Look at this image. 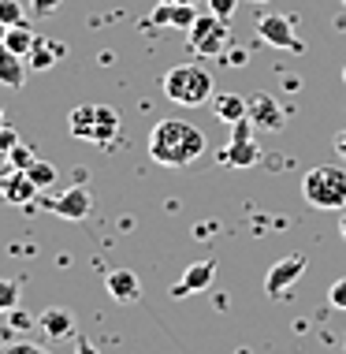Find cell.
Listing matches in <instances>:
<instances>
[{
  "instance_id": "obj_27",
  "label": "cell",
  "mask_w": 346,
  "mask_h": 354,
  "mask_svg": "<svg viewBox=\"0 0 346 354\" xmlns=\"http://www.w3.org/2000/svg\"><path fill=\"white\" fill-rule=\"evenodd\" d=\"M56 8H60V0H30V15H37V19L52 15Z\"/></svg>"
},
{
  "instance_id": "obj_38",
  "label": "cell",
  "mask_w": 346,
  "mask_h": 354,
  "mask_svg": "<svg viewBox=\"0 0 346 354\" xmlns=\"http://www.w3.org/2000/svg\"><path fill=\"white\" fill-rule=\"evenodd\" d=\"M0 198H4V190H0Z\"/></svg>"
},
{
  "instance_id": "obj_7",
  "label": "cell",
  "mask_w": 346,
  "mask_h": 354,
  "mask_svg": "<svg viewBox=\"0 0 346 354\" xmlns=\"http://www.w3.org/2000/svg\"><path fill=\"white\" fill-rule=\"evenodd\" d=\"M41 205L49 209V213L64 216V220H82V216H90V209H93V194L86 187H71L56 198H41Z\"/></svg>"
},
{
  "instance_id": "obj_2",
  "label": "cell",
  "mask_w": 346,
  "mask_h": 354,
  "mask_svg": "<svg viewBox=\"0 0 346 354\" xmlns=\"http://www.w3.org/2000/svg\"><path fill=\"white\" fill-rule=\"evenodd\" d=\"M164 97L171 104H182V109H205L209 101L216 97V86H213V75L198 64H179L164 75Z\"/></svg>"
},
{
  "instance_id": "obj_1",
  "label": "cell",
  "mask_w": 346,
  "mask_h": 354,
  "mask_svg": "<svg viewBox=\"0 0 346 354\" xmlns=\"http://www.w3.org/2000/svg\"><path fill=\"white\" fill-rule=\"evenodd\" d=\"M205 153V135L194 127V123L171 116L160 120L157 127L149 131V157L164 168H186Z\"/></svg>"
},
{
  "instance_id": "obj_22",
  "label": "cell",
  "mask_w": 346,
  "mask_h": 354,
  "mask_svg": "<svg viewBox=\"0 0 346 354\" xmlns=\"http://www.w3.org/2000/svg\"><path fill=\"white\" fill-rule=\"evenodd\" d=\"M0 23L4 26H23L26 23V12L19 0H0Z\"/></svg>"
},
{
  "instance_id": "obj_5",
  "label": "cell",
  "mask_w": 346,
  "mask_h": 354,
  "mask_svg": "<svg viewBox=\"0 0 346 354\" xmlns=\"http://www.w3.org/2000/svg\"><path fill=\"white\" fill-rule=\"evenodd\" d=\"M305 269H309V257H305V254L283 257V261H276L272 269H268V276H265V291L272 295V299H283V295L305 276Z\"/></svg>"
},
{
  "instance_id": "obj_29",
  "label": "cell",
  "mask_w": 346,
  "mask_h": 354,
  "mask_svg": "<svg viewBox=\"0 0 346 354\" xmlns=\"http://www.w3.org/2000/svg\"><path fill=\"white\" fill-rule=\"evenodd\" d=\"M235 8H238V0H209V12H216V15H224V19H231Z\"/></svg>"
},
{
  "instance_id": "obj_35",
  "label": "cell",
  "mask_w": 346,
  "mask_h": 354,
  "mask_svg": "<svg viewBox=\"0 0 346 354\" xmlns=\"http://www.w3.org/2000/svg\"><path fill=\"white\" fill-rule=\"evenodd\" d=\"M339 235L346 239V216H343V224H339Z\"/></svg>"
},
{
  "instance_id": "obj_21",
  "label": "cell",
  "mask_w": 346,
  "mask_h": 354,
  "mask_svg": "<svg viewBox=\"0 0 346 354\" xmlns=\"http://www.w3.org/2000/svg\"><path fill=\"white\" fill-rule=\"evenodd\" d=\"M23 171L37 183V190H45V187H52V183H56V168L49 165V160H37V157H34V165H30V168H23Z\"/></svg>"
},
{
  "instance_id": "obj_26",
  "label": "cell",
  "mask_w": 346,
  "mask_h": 354,
  "mask_svg": "<svg viewBox=\"0 0 346 354\" xmlns=\"http://www.w3.org/2000/svg\"><path fill=\"white\" fill-rule=\"evenodd\" d=\"M328 299H331L335 310H346V276H339V280L331 283V295H328Z\"/></svg>"
},
{
  "instance_id": "obj_25",
  "label": "cell",
  "mask_w": 346,
  "mask_h": 354,
  "mask_svg": "<svg viewBox=\"0 0 346 354\" xmlns=\"http://www.w3.org/2000/svg\"><path fill=\"white\" fill-rule=\"evenodd\" d=\"M8 160H12V168H30V165H34V149L15 146L12 153H8Z\"/></svg>"
},
{
  "instance_id": "obj_37",
  "label": "cell",
  "mask_w": 346,
  "mask_h": 354,
  "mask_svg": "<svg viewBox=\"0 0 346 354\" xmlns=\"http://www.w3.org/2000/svg\"><path fill=\"white\" fill-rule=\"evenodd\" d=\"M343 82H346V68H343Z\"/></svg>"
},
{
  "instance_id": "obj_33",
  "label": "cell",
  "mask_w": 346,
  "mask_h": 354,
  "mask_svg": "<svg viewBox=\"0 0 346 354\" xmlns=\"http://www.w3.org/2000/svg\"><path fill=\"white\" fill-rule=\"evenodd\" d=\"M160 4H198V0H160Z\"/></svg>"
},
{
  "instance_id": "obj_3",
  "label": "cell",
  "mask_w": 346,
  "mask_h": 354,
  "mask_svg": "<svg viewBox=\"0 0 346 354\" xmlns=\"http://www.w3.org/2000/svg\"><path fill=\"white\" fill-rule=\"evenodd\" d=\"M302 194L313 209H324V213H335V209H346V171L335 165H316L305 171L302 179Z\"/></svg>"
},
{
  "instance_id": "obj_16",
  "label": "cell",
  "mask_w": 346,
  "mask_h": 354,
  "mask_svg": "<svg viewBox=\"0 0 346 354\" xmlns=\"http://www.w3.org/2000/svg\"><path fill=\"white\" fill-rule=\"evenodd\" d=\"M26 64H23V56H15L12 49H4L0 45V82L8 86V90H23V82H26Z\"/></svg>"
},
{
  "instance_id": "obj_12",
  "label": "cell",
  "mask_w": 346,
  "mask_h": 354,
  "mask_svg": "<svg viewBox=\"0 0 346 354\" xmlns=\"http://www.w3.org/2000/svg\"><path fill=\"white\" fill-rule=\"evenodd\" d=\"M194 19H198L194 4H160V0H157V12L149 15V23L153 26H175V30H190V26H194Z\"/></svg>"
},
{
  "instance_id": "obj_15",
  "label": "cell",
  "mask_w": 346,
  "mask_h": 354,
  "mask_svg": "<svg viewBox=\"0 0 346 354\" xmlns=\"http://www.w3.org/2000/svg\"><path fill=\"white\" fill-rule=\"evenodd\" d=\"M213 112H216V120H224V123H238V120L249 116V97H242V93H216Z\"/></svg>"
},
{
  "instance_id": "obj_24",
  "label": "cell",
  "mask_w": 346,
  "mask_h": 354,
  "mask_svg": "<svg viewBox=\"0 0 346 354\" xmlns=\"http://www.w3.org/2000/svg\"><path fill=\"white\" fill-rule=\"evenodd\" d=\"M4 317H8V324H12L15 332H26V328H30V324H37V321L30 317V313H26V310H19V306H15L12 313H4Z\"/></svg>"
},
{
  "instance_id": "obj_9",
  "label": "cell",
  "mask_w": 346,
  "mask_h": 354,
  "mask_svg": "<svg viewBox=\"0 0 346 354\" xmlns=\"http://www.w3.org/2000/svg\"><path fill=\"white\" fill-rule=\"evenodd\" d=\"M37 332H41L45 339H52V343L75 336V313L64 310V306H49L45 313H37Z\"/></svg>"
},
{
  "instance_id": "obj_32",
  "label": "cell",
  "mask_w": 346,
  "mask_h": 354,
  "mask_svg": "<svg viewBox=\"0 0 346 354\" xmlns=\"http://www.w3.org/2000/svg\"><path fill=\"white\" fill-rule=\"evenodd\" d=\"M335 153L346 160V131H339V135H335Z\"/></svg>"
},
{
  "instance_id": "obj_10",
  "label": "cell",
  "mask_w": 346,
  "mask_h": 354,
  "mask_svg": "<svg viewBox=\"0 0 346 354\" xmlns=\"http://www.w3.org/2000/svg\"><path fill=\"white\" fill-rule=\"evenodd\" d=\"M0 190H4V202H12V205H30L34 198H37V183L26 176L23 168L8 171V176L0 179Z\"/></svg>"
},
{
  "instance_id": "obj_17",
  "label": "cell",
  "mask_w": 346,
  "mask_h": 354,
  "mask_svg": "<svg viewBox=\"0 0 346 354\" xmlns=\"http://www.w3.org/2000/svg\"><path fill=\"white\" fill-rule=\"evenodd\" d=\"M67 49H64V41H49V37H37L34 41V49L30 56H26V64H30V71H45V68H52L56 60H60Z\"/></svg>"
},
{
  "instance_id": "obj_23",
  "label": "cell",
  "mask_w": 346,
  "mask_h": 354,
  "mask_svg": "<svg viewBox=\"0 0 346 354\" xmlns=\"http://www.w3.org/2000/svg\"><path fill=\"white\" fill-rule=\"evenodd\" d=\"M19 306V280H0V313H12Z\"/></svg>"
},
{
  "instance_id": "obj_8",
  "label": "cell",
  "mask_w": 346,
  "mask_h": 354,
  "mask_svg": "<svg viewBox=\"0 0 346 354\" xmlns=\"http://www.w3.org/2000/svg\"><path fill=\"white\" fill-rule=\"evenodd\" d=\"M213 280H216V257H209V261H194L186 272L179 276V283L171 287V299H186V295L209 291Z\"/></svg>"
},
{
  "instance_id": "obj_36",
  "label": "cell",
  "mask_w": 346,
  "mask_h": 354,
  "mask_svg": "<svg viewBox=\"0 0 346 354\" xmlns=\"http://www.w3.org/2000/svg\"><path fill=\"white\" fill-rule=\"evenodd\" d=\"M249 4H268V0H249Z\"/></svg>"
},
{
  "instance_id": "obj_28",
  "label": "cell",
  "mask_w": 346,
  "mask_h": 354,
  "mask_svg": "<svg viewBox=\"0 0 346 354\" xmlns=\"http://www.w3.org/2000/svg\"><path fill=\"white\" fill-rule=\"evenodd\" d=\"M8 354H49L45 347H37V343H26V339H15L12 347H8Z\"/></svg>"
},
{
  "instance_id": "obj_20",
  "label": "cell",
  "mask_w": 346,
  "mask_h": 354,
  "mask_svg": "<svg viewBox=\"0 0 346 354\" xmlns=\"http://www.w3.org/2000/svg\"><path fill=\"white\" fill-rule=\"evenodd\" d=\"M115 135H119V116H115L108 104H97V127H93V138H90V142H97V146H108Z\"/></svg>"
},
{
  "instance_id": "obj_14",
  "label": "cell",
  "mask_w": 346,
  "mask_h": 354,
  "mask_svg": "<svg viewBox=\"0 0 346 354\" xmlns=\"http://www.w3.org/2000/svg\"><path fill=\"white\" fill-rule=\"evenodd\" d=\"M104 287H108V295L115 302H138V295H142V283L131 269H112L104 276Z\"/></svg>"
},
{
  "instance_id": "obj_34",
  "label": "cell",
  "mask_w": 346,
  "mask_h": 354,
  "mask_svg": "<svg viewBox=\"0 0 346 354\" xmlns=\"http://www.w3.org/2000/svg\"><path fill=\"white\" fill-rule=\"evenodd\" d=\"M4 34H8V26H4V23H0V45H4Z\"/></svg>"
},
{
  "instance_id": "obj_39",
  "label": "cell",
  "mask_w": 346,
  "mask_h": 354,
  "mask_svg": "<svg viewBox=\"0 0 346 354\" xmlns=\"http://www.w3.org/2000/svg\"><path fill=\"white\" fill-rule=\"evenodd\" d=\"M339 4H346V0H339Z\"/></svg>"
},
{
  "instance_id": "obj_6",
  "label": "cell",
  "mask_w": 346,
  "mask_h": 354,
  "mask_svg": "<svg viewBox=\"0 0 346 354\" xmlns=\"http://www.w3.org/2000/svg\"><path fill=\"white\" fill-rule=\"evenodd\" d=\"M257 37L268 45H276V49H287V53H302L305 41L294 34V23L291 15H261L257 19Z\"/></svg>"
},
{
  "instance_id": "obj_30",
  "label": "cell",
  "mask_w": 346,
  "mask_h": 354,
  "mask_svg": "<svg viewBox=\"0 0 346 354\" xmlns=\"http://www.w3.org/2000/svg\"><path fill=\"white\" fill-rule=\"evenodd\" d=\"M15 146H19L15 131H12V127H0V153H4V157H8V153H12Z\"/></svg>"
},
{
  "instance_id": "obj_11",
  "label": "cell",
  "mask_w": 346,
  "mask_h": 354,
  "mask_svg": "<svg viewBox=\"0 0 346 354\" xmlns=\"http://www.w3.org/2000/svg\"><path fill=\"white\" fill-rule=\"evenodd\" d=\"M249 120H253V127H268V131H280L287 123L280 101L268 97V93H253L249 97Z\"/></svg>"
},
{
  "instance_id": "obj_4",
  "label": "cell",
  "mask_w": 346,
  "mask_h": 354,
  "mask_svg": "<svg viewBox=\"0 0 346 354\" xmlns=\"http://www.w3.org/2000/svg\"><path fill=\"white\" fill-rule=\"evenodd\" d=\"M231 41V30H227V19L209 12V15H198L194 26H190V53L194 56H224Z\"/></svg>"
},
{
  "instance_id": "obj_18",
  "label": "cell",
  "mask_w": 346,
  "mask_h": 354,
  "mask_svg": "<svg viewBox=\"0 0 346 354\" xmlns=\"http://www.w3.org/2000/svg\"><path fill=\"white\" fill-rule=\"evenodd\" d=\"M67 127H71L75 138L90 142L93 138V127H97V104H79V109L67 116Z\"/></svg>"
},
{
  "instance_id": "obj_19",
  "label": "cell",
  "mask_w": 346,
  "mask_h": 354,
  "mask_svg": "<svg viewBox=\"0 0 346 354\" xmlns=\"http://www.w3.org/2000/svg\"><path fill=\"white\" fill-rule=\"evenodd\" d=\"M34 41H37V34L30 30V23H23V26H8V34H4V49H12L15 56H30L34 49Z\"/></svg>"
},
{
  "instance_id": "obj_13",
  "label": "cell",
  "mask_w": 346,
  "mask_h": 354,
  "mask_svg": "<svg viewBox=\"0 0 346 354\" xmlns=\"http://www.w3.org/2000/svg\"><path fill=\"white\" fill-rule=\"evenodd\" d=\"M220 160L227 168H253L261 160V149H257L253 138H231L224 149H220Z\"/></svg>"
},
{
  "instance_id": "obj_31",
  "label": "cell",
  "mask_w": 346,
  "mask_h": 354,
  "mask_svg": "<svg viewBox=\"0 0 346 354\" xmlns=\"http://www.w3.org/2000/svg\"><path fill=\"white\" fill-rule=\"evenodd\" d=\"M75 354H101V351L93 347L90 339H79V343H75Z\"/></svg>"
}]
</instances>
